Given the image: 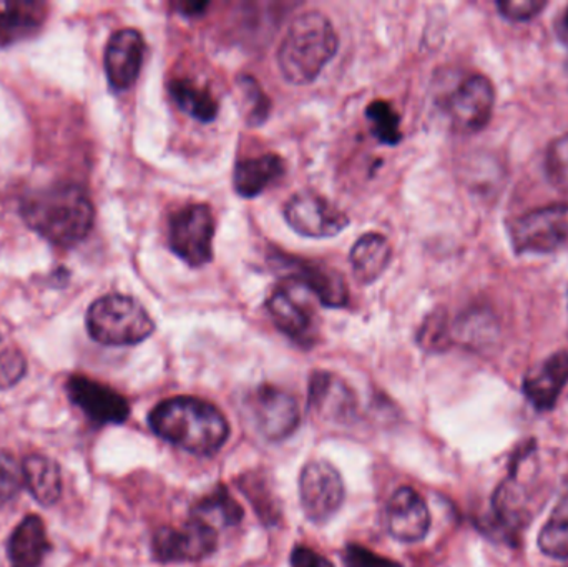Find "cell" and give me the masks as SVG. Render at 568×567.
I'll list each match as a JSON object with an SVG mask.
<instances>
[{
    "label": "cell",
    "mask_w": 568,
    "mask_h": 567,
    "mask_svg": "<svg viewBox=\"0 0 568 567\" xmlns=\"http://www.w3.org/2000/svg\"><path fill=\"white\" fill-rule=\"evenodd\" d=\"M20 216L30 230L57 246H73L89 236L95 209L85 190L57 183L29 193L20 202Z\"/></svg>",
    "instance_id": "6da1fadb"
},
{
    "label": "cell",
    "mask_w": 568,
    "mask_h": 567,
    "mask_svg": "<svg viewBox=\"0 0 568 567\" xmlns=\"http://www.w3.org/2000/svg\"><path fill=\"white\" fill-rule=\"evenodd\" d=\"M149 425L159 438L192 455L212 456L230 438L225 415L212 403L193 396H175L153 408Z\"/></svg>",
    "instance_id": "7a4b0ae2"
},
{
    "label": "cell",
    "mask_w": 568,
    "mask_h": 567,
    "mask_svg": "<svg viewBox=\"0 0 568 567\" xmlns=\"http://www.w3.org/2000/svg\"><path fill=\"white\" fill-rule=\"evenodd\" d=\"M339 40L326 13L307 10L294 17L278 49V67L291 85L313 83L336 55Z\"/></svg>",
    "instance_id": "3957f363"
},
{
    "label": "cell",
    "mask_w": 568,
    "mask_h": 567,
    "mask_svg": "<svg viewBox=\"0 0 568 567\" xmlns=\"http://www.w3.org/2000/svg\"><path fill=\"white\" fill-rule=\"evenodd\" d=\"M92 340L105 346H133L155 332V322L142 303L132 296H102L90 305L85 318Z\"/></svg>",
    "instance_id": "277c9868"
},
{
    "label": "cell",
    "mask_w": 568,
    "mask_h": 567,
    "mask_svg": "<svg viewBox=\"0 0 568 567\" xmlns=\"http://www.w3.org/2000/svg\"><path fill=\"white\" fill-rule=\"evenodd\" d=\"M215 233L213 210L205 203H190L170 219V249L186 265L202 269L213 260Z\"/></svg>",
    "instance_id": "5b68a950"
},
{
    "label": "cell",
    "mask_w": 568,
    "mask_h": 567,
    "mask_svg": "<svg viewBox=\"0 0 568 567\" xmlns=\"http://www.w3.org/2000/svg\"><path fill=\"white\" fill-rule=\"evenodd\" d=\"M510 240L519 255H547L568 243V205L554 203L527 212L510 226Z\"/></svg>",
    "instance_id": "8992f818"
},
{
    "label": "cell",
    "mask_w": 568,
    "mask_h": 567,
    "mask_svg": "<svg viewBox=\"0 0 568 567\" xmlns=\"http://www.w3.org/2000/svg\"><path fill=\"white\" fill-rule=\"evenodd\" d=\"M287 225L306 239H333L349 225V216L313 190L294 193L283 210Z\"/></svg>",
    "instance_id": "52a82bcc"
},
{
    "label": "cell",
    "mask_w": 568,
    "mask_h": 567,
    "mask_svg": "<svg viewBox=\"0 0 568 567\" xmlns=\"http://www.w3.org/2000/svg\"><path fill=\"white\" fill-rule=\"evenodd\" d=\"M496 105V90L486 75L474 73L460 80L449 93L444 110L454 130L460 133H476L487 126Z\"/></svg>",
    "instance_id": "ba28073f"
},
{
    "label": "cell",
    "mask_w": 568,
    "mask_h": 567,
    "mask_svg": "<svg viewBox=\"0 0 568 567\" xmlns=\"http://www.w3.org/2000/svg\"><path fill=\"white\" fill-rule=\"evenodd\" d=\"M219 548V533L209 523L190 516L182 528L163 526L153 536V556L160 563H195Z\"/></svg>",
    "instance_id": "9c48e42d"
},
{
    "label": "cell",
    "mask_w": 568,
    "mask_h": 567,
    "mask_svg": "<svg viewBox=\"0 0 568 567\" xmlns=\"http://www.w3.org/2000/svg\"><path fill=\"white\" fill-rule=\"evenodd\" d=\"M346 489L339 472L324 459H314L304 466L300 476V498L310 522L326 523L344 503Z\"/></svg>",
    "instance_id": "30bf717a"
},
{
    "label": "cell",
    "mask_w": 568,
    "mask_h": 567,
    "mask_svg": "<svg viewBox=\"0 0 568 567\" xmlns=\"http://www.w3.org/2000/svg\"><path fill=\"white\" fill-rule=\"evenodd\" d=\"M246 409L256 429L268 442L290 438L300 426V408L293 395L272 385L258 386L246 396Z\"/></svg>",
    "instance_id": "8fae6325"
},
{
    "label": "cell",
    "mask_w": 568,
    "mask_h": 567,
    "mask_svg": "<svg viewBox=\"0 0 568 567\" xmlns=\"http://www.w3.org/2000/svg\"><path fill=\"white\" fill-rule=\"evenodd\" d=\"M266 306L276 328L294 345L301 348H313L316 345L320 335L316 312L294 286H278L270 295Z\"/></svg>",
    "instance_id": "7c38bea8"
},
{
    "label": "cell",
    "mask_w": 568,
    "mask_h": 567,
    "mask_svg": "<svg viewBox=\"0 0 568 567\" xmlns=\"http://www.w3.org/2000/svg\"><path fill=\"white\" fill-rule=\"evenodd\" d=\"M276 269L287 273L290 282L307 290L326 308H344L349 303V292L341 273L311 260L280 253L275 256Z\"/></svg>",
    "instance_id": "4fadbf2b"
},
{
    "label": "cell",
    "mask_w": 568,
    "mask_h": 567,
    "mask_svg": "<svg viewBox=\"0 0 568 567\" xmlns=\"http://www.w3.org/2000/svg\"><path fill=\"white\" fill-rule=\"evenodd\" d=\"M65 389L70 402L82 409L87 418L95 425H122L129 419V402L103 383L73 375L67 382Z\"/></svg>",
    "instance_id": "5bb4252c"
},
{
    "label": "cell",
    "mask_w": 568,
    "mask_h": 567,
    "mask_svg": "<svg viewBox=\"0 0 568 567\" xmlns=\"http://www.w3.org/2000/svg\"><path fill=\"white\" fill-rule=\"evenodd\" d=\"M145 57V40L135 29H120L110 37L105 49V73L110 87L123 92L139 79Z\"/></svg>",
    "instance_id": "9a60e30c"
},
{
    "label": "cell",
    "mask_w": 568,
    "mask_h": 567,
    "mask_svg": "<svg viewBox=\"0 0 568 567\" xmlns=\"http://www.w3.org/2000/svg\"><path fill=\"white\" fill-rule=\"evenodd\" d=\"M387 531L400 543H417L430 529V513L419 493L409 486L396 489L386 509Z\"/></svg>",
    "instance_id": "2e32d148"
},
{
    "label": "cell",
    "mask_w": 568,
    "mask_h": 567,
    "mask_svg": "<svg viewBox=\"0 0 568 567\" xmlns=\"http://www.w3.org/2000/svg\"><path fill=\"white\" fill-rule=\"evenodd\" d=\"M307 406L326 422L343 423L353 419L357 402L343 378L331 372H314L307 385Z\"/></svg>",
    "instance_id": "e0dca14e"
},
{
    "label": "cell",
    "mask_w": 568,
    "mask_h": 567,
    "mask_svg": "<svg viewBox=\"0 0 568 567\" xmlns=\"http://www.w3.org/2000/svg\"><path fill=\"white\" fill-rule=\"evenodd\" d=\"M529 496L510 473L493 496V528L506 541H516L530 522Z\"/></svg>",
    "instance_id": "ac0fdd59"
},
{
    "label": "cell",
    "mask_w": 568,
    "mask_h": 567,
    "mask_svg": "<svg viewBox=\"0 0 568 567\" xmlns=\"http://www.w3.org/2000/svg\"><path fill=\"white\" fill-rule=\"evenodd\" d=\"M567 383L568 352L554 353L542 365L527 373L523 383L524 396L537 412H550L556 408Z\"/></svg>",
    "instance_id": "d6986e66"
},
{
    "label": "cell",
    "mask_w": 568,
    "mask_h": 567,
    "mask_svg": "<svg viewBox=\"0 0 568 567\" xmlns=\"http://www.w3.org/2000/svg\"><path fill=\"white\" fill-rule=\"evenodd\" d=\"M52 545L47 536L45 523L40 516H26L10 535L7 558L10 567H40Z\"/></svg>",
    "instance_id": "ffe728a7"
},
{
    "label": "cell",
    "mask_w": 568,
    "mask_h": 567,
    "mask_svg": "<svg viewBox=\"0 0 568 567\" xmlns=\"http://www.w3.org/2000/svg\"><path fill=\"white\" fill-rule=\"evenodd\" d=\"M393 249L389 240L381 233H366L359 236L349 252L354 279L361 285H373L389 269Z\"/></svg>",
    "instance_id": "44dd1931"
},
{
    "label": "cell",
    "mask_w": 568,
    "mask_h": 567,
    "mask_svg": "<svg viewBox=\"0 0 568 567\" xmlns=\"http://www.w3.org/2000/svg\"><path fill=\"white\" fill-rule=\"evenodd\" d=\"M284 175V160L276 153L242 160L233 173V186L243 199H255Z\"/></svg>",
    "instance_id": "7402d4cb"
},
{
    "label": "cell",
    "mask_w": 568,
    "mask_h": 567,
    "mask_svg": "<svg viewBox=\"0 0 568 567\" xmlns=\"http://www.w3.org/2000/svg\"><path fill=\"white\" fill-rule=\"evenodd\" d=\"M23 486L39 505H55L62 496V473L53 459L29 455L22 463Z\"/></svg>",
    "instance_id": "603a6c76"
},
{
    "label": "cell",
    "mask_w": 568,
    "mask_h": 567,
    "mask_svg": "<svg viewBox=\"0 0 568 567\" xmlns=\"http://www.w3.org/2000/svg\"><path fill=\"white\" fill-rule=\"evenodd\" d=\"M43 17L45 12L39 3H7L6 10H0V49L36 36Z\"/></svg>",
    "instance_id": "cb8c5ba5"
},
{
    "label": "cell",
    "mask_w": 568,
    "mask_h": 567,
    "mask_svg": "<svg viewBox=\"0 0 568 567\" xmlns=\"http://www.w3.org/2000/svg\"><path fill=\"white\" fill-rule=\"evenodd\" d=\"M169 92L176 105L199 122H213L219 115V100L206 87L200 85L195 80L183 79V77L173 79L169 83Z\"/></svg>",
    "instance_id": "d4e9b609"
},
{
    "label": "cell",
    "mask_w": 568,
    "mask_h": 567,
    "mask_svg": "<svg viewBox=\"0 0 568 567\" xmlns=\"http://www.w3.org/2000/svg\"><path fill=\"white\" fill-rule=\"evenodd\" d=\"M193 518L202 519L215 528V525L230 528V526H239L243 522L242 506L236 499L230 495L225 486H219L212 495L205 496L199 505L193 508ZM216 529V528H215Z\"/></svg>",
    "instance_id": "484cf974"
},
{
    "label": "cell",
    "mask_w": 568,
    "mask_h": 567,
    "mask_svg": "<svg viewBox=\"0 0 568 567\" xmlns=\"http://www.w3.org/2000/svg\"><path fill=\"white\" fill-rule=\"evenodd\" d=\"M539 548L544 555L559 561L568 559V495L554 508L549 522L539 535Z\"/></svg>",
    "instance_id": "4316f807"
},
{
    "label": "cell",
    "mask_w": 568,
    "mask_h": 567,
    "mask_svg": "<svg viewBox=\"0 0 568 567\" xmlns=\"http://www.w3.org/2000/svg\"><path fill=\"white\" fill-rule=\"evenodd\" d=\"M497 333L496 318L486 310H473L460 316L456 330L450 335V342H459L467 346H480L490 343Z\"/></svg>",
    "instance_id": "83f0119b"
},
{
    "label": "cell",
    "mask_w": 568,
    "mask_h": 567,
    "mask_svg": "<svg viewBox=\"0 0 568 567\" xmlns=\"http://www.w3.org/2000/svg\"><path fill=\"white\" fill-rule=\"evenodd\" d=\"M239 488L243 495L252 503L256 515L262 518L266 526L278 525L282 513H280L278 502L273 495L272 486L260 475H243L240 478Z\"/></svg>",
    "instance_id": "f1b7e54d"
},
{
    "label": "cell",
    "mask_w": 568,
    "mask_h": 567,
    "mask_svg": "<svg viewBox=\"0 0 568 567\" xmlns=\"http://www.w3.org/2000/svg\"><path fill=\"white\" fill-rule=\"evenodd\" d=\"M243 115L250 126H260L268 120L272 100L263 90L262 83L252 75H240L236 80Z\"/></svg>",
    "instance_id": "f546056e"
},
{
    "label": "cell",
    "mask_w": 568,
    "mask_h": 567,
    "mask_svg": "<svg viewBox=\"0 0 568 567\" xmlns=\"http://www.w3.org/2000/svg\"><path fill=\"white\" fill-rule=\"evenodd\" d=\"M366 119L371 132L384 145H397L403 140L399 113L386 100L371 102L366 109Z\"/></svg>",
    "instance_id": "4dcf8cb0"
},
{
    "label": "cell",
    "mask_w": 568,
    "mask_h": 567,
    "mask_svg": "<svg viewBox=\"0 0 568 567\" xmlns=\"http://www.w3.org/2000/svg\"><path fill=\"white\" fill-rule=\"evenodd\" d=\"M26 373L27 360L19 346L0 335V389L12 388Z\"/></svg>",
    "instance_id": "1f68e13d"
},
{
    "label": "cell",
    "mask_w": 568,
    "mask_h": 567,
    "mask_svg": "<svg viewBox=\"0 0 568 567\" xmlns=\"http://www.w3.org/2000/svg\"><path fill=\"white\" fill-rule=\"evenodd\" d=\"M546 173L556 189L568 190V133L550 143L546 153Z\"/></svg>",
    "instance_id": "d6a6232c"
},
{
    "label": "cell",
    "mask_w": 568,
    "mask_h": 567,
    "mask_svg": "<svg viewBox=\"0 0 568 567\" xmlns=\"http://www.w3.org/2000/svg\"><path fill=\"white\" fill-rule=\"evenodd\" d=\"M22 486V465L9 452L0 449V505L12 502Z\"/></svg>",
    "instance_id": "836d02e7"
},
{
    "label": "cell",
    "mask_w": 568,
    "mask_h": 567,
    "mask_svg": "<svg viewBox=\"0 0 568 567\" xmlns=\"http://www.w3.org/2000/svg\"><path fill=\"white\" fill-rule=\"evenodd\" d=\"M343 561L346 567H403L399 563L374 555L359 545H347L343 553Z\"/></svg>",
    "instance_id": "e575fe53"
},
{
    "label": "cell",
    "mask_w": 568,
    "mask_h": 567,
    "mask_svg": "<svg viewBox=\"0 0 568 567\" xmlns=\"http://www.w3.org/2000/svg\"><path fill=\"white\" fill-rule=\"evenodd\" d=\"M547 2L542 0H507V2H497L500 16L513 22H526L534 19L540 10L546 9Z\"/></svg>",
    "instance_id": "d590c367"
},
{
    "label": "cell",
    "mask_w": 568,
    "mask_h": 567,
    "mask_svg": "<svg viewBox=\"0 0 568 567\" xmlns=\"http://www.w3.org/2000/svg\"><path fill=\"white\" fill-rule=\"evenodd\" d=\"M291 567H334L329 559L307 546H294L291 551Z\"/></svg>",
    "instance_id": "8d00e7d4"
},
{
    "label": "cell",
    "mask_w": 568,
    "mask_h": 567,
    "mask_svg": "<svg viewBox=\"0 0 568 567\" xmlns=\"http://www.w3.org/2000/svg\"><path fill=\"white\" fill-rule=\"evenodd\" d=\"M562 30H564V33H566V37L568 39V9L566 10V13H564Z\"/></svg>",
    "instance_id": "74e56055"
}]
</instances>
